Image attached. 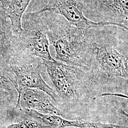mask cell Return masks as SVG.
<instances>
[{
    "instance_id": "7",
    "label": "cell",
    "mask_w": 128,
    "mask_h": 128,
    "mask_svg": "<svg viewBox=\"0 0 128 128\" xmlns=\"http://www.w3.org/2000/svg\"><path fill=\"white\" fill-rule=\"evenodd\" d=\"M51 99L48 94L41 90L27 88L18 94L17 106L23 110L31 109L42 114L62 116V112L53 104Z\"/></svg>"
},
{
    "instance_id": "3",
    "label": "cell",
    "mask_w": 128,
    "mask_h": 128,
    "mask_svg": "<svg viewBox=\"0 0 128 128\" xmlns=\"http://www.w3.org/2000/svg\"><path fill=\"white\" fill-rule=\"evenodd\" d=\"M46 11L54 12L64 16L71 25L84 32L92 28L102 27L108 25H117L128 30V28L122 24L111 22H96L88 20L74 0H48L45 6L32 14L38 15Z\"/></svg>"
},
{
    "instance_id": "2",
    "label": "cell",
    "mask_w": 128,
    "mask_h": 128,
    "mask_svg": "<svg viewBox=\"0 0 128 128\" xmlns=\"http://www.w3.org/2000/svg\"><path fill=\"white\" fill-rule=\"evenodd\" d=\"M84 34H50V39L54 47L56 59L79 68H87L89 65L84 58L86 38Z\"/></svg>"
},
{
    "instance_id": "5",
    "label": "cell",
    "mask_w": 128,
    "mask_h": 128,
    "mask_svg": "<svg viewBox=\"0 0 128 128\" xmlns=\"http://www.w3.org/2000/svg\"><path fill=\"white\" fill-rule=\"evenodd\" d=\"M23 110L28 118L48 127L59 128H128V126H120L114 124L94 122L83 120H71L64 119L58 115L42 114L35 110L28 109Z\"/></svg>"
},
{
    "instance_id": "8",
    "label": "cell",
    "mask_w": 128,
    "mask_h": 128,
    "mask_svg": "<svg viewBox=\"0 0 128 128\" xmlns=\"http://www.w3.org/2000/svg\"><path fill=\"white\" fill-rule=\"evenodd\" d=\"M28 43L32 49V54L42 60L53 61L50 51V43L46 32L35 30L28 37Z\"/></svg>"
},
{
    "instance_id": "15",
    "label": "cell",
    "mask_w": 128,
    "mask_h": 128,
    "mask_svg": "<svg viewBox=\"0 0 128 128\" xmlns=\"http://www.w3.org/2000/svg\"><path fill=\"white\" fill-rule=\"evenodd\" d=\"M126 68L127 70V72L128 74V56H127L126 60Z\"/></svg>"
},
{
    "instance_id": "9",
    "label": "cell",
    "mask_w": 128,
    "mask_h": 128,
    "mask_svg": "<svg viewBox=\"0 0 128 128\" xmlns=\"http://www.w3.org/2000/svg\"><path fill=\"white\" fill-rule=\"evenodd\" d=\"M30 1L31 0H9V4L6 9V14L7 18L10 20L12 31L16 33H20L23 32L22 20Z\"/></svg>"
},
{
    "instance_id": "14",
    "label": "cell",
    "mask_w": 128,
    "mask_h": 128,
    "mask_svg": "<svg viewBox=\"0 0 128 128\" xmlns=\"http://www.w3.org/2000/svg\"><path fill=\"white\" fill-rule=\"evenodd\" d=\"M0 2L6 9L8 7L9 4V0H0Z\"/></svg>"
},
{
    "instance_id": "4",
    "label": "cell",
    "mask_w": 128,
    "mask_h": 128,
    "mask_svg": "<svg viewBox=\"0 0 128 128\" xmlns=\"http://www.w3.org/2000/svg\"><path fill=\"white\" fill-rule=\"evenodd\" d=\"M12 68V74L10 76L18 94L27 88L37 89L46 92L54 102H58V94L44 80L38 68L27 64H20L14 66Z\"/></svg>"
},
{
    "instance_id": "6",
    "label": "cell",
    "mask_w": 128,
    "mask_h": 128,
    "mask_svg": "<svg viewBox=\"0 0 128 128\" xmlns=\"http://www.w3.org/2000/svg\"><path fill=\"white\" fill-rule=\"evenodd\" d=\"M95 50L98 64L108 76L128 78L125 65L127 56L121 54L110 45L96 47Z\"/></svg>"
},
{
    "instance_id": "11",
    "label": "cell",
    "mask_w": 128,
    "mask_h": 128,
    "mask_svg": "<svg viewBox=\"0 0 128 128\" xmlns=\"http://www.w3.org/2000/svg\"><path fill=\"white\" fill-rule=\"evenodd\" d=\"M41 124L33 119H25L19 122L12 124L4 128H43Z\"/></svg>"
},
{
    "instance_id": "1",
    "label": "cell",
    "mask_w": 128,
    "mask_h": 128,
    "mask_svg": "<svg viewBox=\"0 0 128 128\" xmlns=\"http://www.w3.org/2000/svg\"><path fill=\"white\" fill-rule=\"evenodd\" d=\"M42 61L60 96L71 102L79 101L86 89L84 84L86 76L82 70L55 60Z\"/></svg>"
},
{
    "instance_id": "12",
    "label": "cell",
    "mask_w": 128,
    "mask_h": 128,
    "mask_svg": "<svg viewBox=\"0 0 128 128\" xmlns=\"http://www.w3.org/2000/svg\"><path fill=\"white\" fill-rule=\"evenodd\" d=\"M110 6L128 18V0H109Z\"/></svg>"
},
{
    "instance_id": "10",
    "label": "cell",
    "mask_w": 128,
    "mask_h": 128,
    "mask_svg": "<svg viewBox=\"0 0 128 128\" xmlns=\"http://www.w3.org/2000/svg\"><path fill=\"white\" fill-rule=\"evenodd\" d=\"M6 9L0 2V48L7 40V34L9 32V26L7 24Z\"/></svg>"
},
{
    "instance_id": "13",
    "label": "cell",
    "mask_w": 128,
    "mask_h": 128,
    "mask_svg": "<svg viewBox=\"0 0 128 128\" xmlns=\"http://www.w3.org/2000/svg\"><path fill=\"white\" fill-rule=\"evenodd\" d=\"M116 96V97H119L120 98H125L128 99V96L125 94H117V93H104L102 94L100 96L101 97H103V96ZM120 113L124 116H126L127 118H128V114L124 110H120Z\"/></svg>"
}]
</instances>
